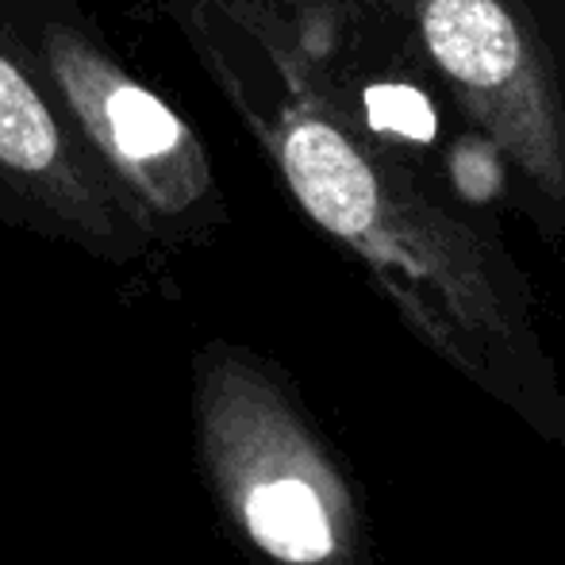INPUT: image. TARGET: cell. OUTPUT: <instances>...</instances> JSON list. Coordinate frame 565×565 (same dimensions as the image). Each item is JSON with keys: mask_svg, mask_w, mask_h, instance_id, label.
Here are the masks:
<instances>
[{"mask_svg": "<svg viewBox=\"0 0 565 565\" xmlns=\"http://www.w3.org/2000/svg\"><path fill=\"white\" fill-rule=\"evenodd\" d=\"M85 147L142 216L154 246H201L227 224L209 147L116 54L77 0H0Z\"/></svg>", "mask_w": 565, "mask_h": 565, "instance_id": "obj_4", "label": "cell"}, {"mask_svg": "<svg viewBox=\"0 0 565 565\" xmlns=\"http://www.w3.org/2000/svg\"><path fill=\"white\" fill-rule=\"evenodd\" d=\"M0 224L77 246L108 266L158 250L142 216L108 178L23 31L0 4Z\"/></svg>", "mask_w": 565, "mask_h": 565, "instance_id": "obj_5", "label": "cell"}, {"mask_svg": "<svg viewBox=\"0 0 565 565\" xmlns=\"http://www.w3.org/2000/svg\"><path fill=\"white\" fill-rule=\"evenodd\" d=\"M297 209L408 335L565 450V385L527 269L489 212L497 178L401 23L362 0H166Z\"/></svg>", "mask_w": 565, "mask_h": 565, "instance_id": "obj_1", "label": "cell"}, {"mask_svg": "<svg viewBox=\"0 0 565 565\" xmlns=\"http://www.w3.org/2000/svg\"><path fill=\"white\" fill-rule=\"evenodd\" d=\"M365 8H370V12H381V15H396L393 12V0H362Z\"/></svg>", "mask_w": 565, "mask_h": 565, "instance_id": "obj_6", "label": "cell"}, {"mask_svg": "<svg viewBox=\"0 0 565 565\" xmlns=\"http://www.w3.org/2000/svg\"><path fill=\"white\" fill-rule=\"evenodd\" d=\"M196 469L238 546L258 565H373L362 481L281 362L212 339L189 388Z\"/></svg>", "mask_w": 565, "mask_h": 565, "instance_id": "obj_2", "label": "cell"}, {"mask_svg": "<svg viewBox=\"0 0 565 565\" xmlns=\"http://www.w3.org/2000/svg\"><path fill=\"white\" fill-rule=\"evenodd\" d=\"M419 66L484 142L504 201L565 243V0H393Z\"/></svg>", "mask_w": 565, "mask_h": 565, "instance_id": "obj_3", "label": "cell"}]
</instances>
